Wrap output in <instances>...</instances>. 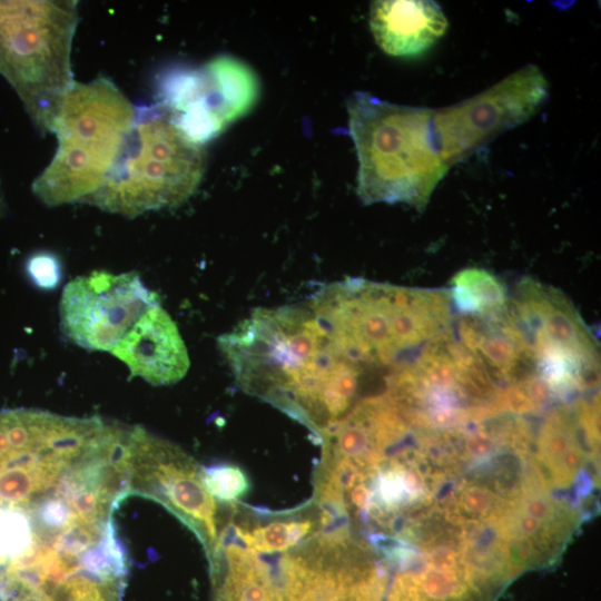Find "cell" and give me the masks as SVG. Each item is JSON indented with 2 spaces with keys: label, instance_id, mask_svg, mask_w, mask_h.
<instances>
[{
  "label": "cell",
  "instance_id": "19",
  "mask_svg": "<svg viewBox=\"0 0 601 601\" xmlns=\"http://www.w3.org/2000/svg\"><path fill=\"white\" fill-rule=\"evenodd\" d=\"M2 213V200H1V196H0V215Z\"/></svg>",
  "mask_w": 601,
  "mask_h": 601
},
{
  "label": "cell",
  "instance_id": "16",
  "mask_svg": "<svg viewBox=\"0 0 601 601\" xmlns=\"http://www.w3.org/2000/svg\"><path fill=\"white\" fill-rule=\"evenodd\" d=\"M312 528L311 521L275 522L252 532L237 529L238 535L254 551H285L305 538Z\"/></svg>",
  "mask_w": 601,
  "mask_h": 601
},
{
  "label": "cell",
  "instance_id": "7",
  "mask_svg": "<svg viewBox=\"0 0 601 601\" xmlns=\"http://www.w3.org/2000/svg\"><path fill=\"white\" fill-rule=\"evenodd\" d=\"M106 420L41 410L0 411V509H20L57 482L100 439Z\"/></svg>",
  "mask_w": 601,
  "mask_h": 601
},
{
  "label": "cell",
  "instance_id": "9",
  "mask_svg": "<svg viewBox=\"0 0 601 601\" xmlns=\"http://www.w3.org/2000/svg\"><path fill=\"white\" fill-rule=\"evenodd\" d=\"M549 97L541 70L525 66L496 85L455 105L433 109L441 157L451 167L509 129L533 117Z\"/></svg>",
  "mask_w": 601,
  "mask_h": 601
},
{
  "label": "cell",
  "instance_id": "15",
  "mask_svg": "<svg viewBox=\"0 0 601 601\" xmlns=\"http://www.w3.org/2000/svg\"><path fill=\"white\" fill-rule=\"evenodd\" d=\"M450 297L462 316L470 317L495 315L509 305L502 284L493 275L479 268L457 274L453 278Z\"/></svg>",
  "mask_w": 601,
  "mask_h": 601
},
{
  "label": "cell",
  "instance_id": "8",
  "mask_svg": "<svg viewBox=\"0 0 601 601\" xmlns=\"http://www.w3.org/2000/svg\"><path fill=\"white\" fill-rule=\"evenodd\" d=\"M510 306L546 388L571 392L595 380L597 342L562 293L526 278Z\"/></svg>",
  "mask_w": 601,
  "mask_h": 601
},
{
  "label": "cell",
  "instance_id": "6",
  "mask_svg": "<svg viewBox=\"0 0 601 601\" xmlns=\"http://www.w3.org/2000/svg\"><path fill=\"white\" fill-rule=\"evenodd\" d=\"M77 21V1H0V73L41 134L50 132L75 82L70 53Z\"/></svg>",
  "mask_w": 601,
  "mask_h": 601
},
{
  "label": "cell",
  "instance_id": "13",
  "mask_svg": "<svg viewBox=\"0 0 601 601\" xmlns=\"http://www.w3.org/2000/svg\"><path fill=\"white\" fill-rule=\"evenodd\" d=\"M152 385H170L187 373L190 362L180 333L169 314L156 304L148 308L110 352Z\"/></svg>",
  "mask_w": 601,
  "mask_h": 601
},
{
  "label": "cell",
  "instance_id": "17",
  "mask_svg": "<svg viewBox=\"0 0 601 601\" xmlns=\"http://www.w3.org/2000/svg\"><path fill=\"white\" fill-rule=\"evenodd\" d=\"M201 481L207 492L224 503L238 501L249 489L246 473L231 464L203 469Z\"/></svg>",
  "mask_w": 601,
  "mask_h": 601
},
{
  "label": "cell",
  "instance_id": "3",
  "mask_svg": "<svg viewBox=\"0 0 601 601\" xmlns=\"http://www.w3.org/2000/svg\"><path fill=\"white\" fill-rule=\"evenodd\" d=\"M347 112L362 201L405 203L424 210L450 168L436 145L433 109L355 92L347 100Z\"/></svg>",
  "mask_w": 601,
  "mask_h": 601
},
{
  "label": "cell",
  "instance_id": "18",
  "mask_svg": "<svg viewBox=\"0 0 601 601\" xmlns=\"http://www.w3.org/2000/svg\"><path fill=\"white\" fill-rule=\"evenodd\" d=\"M27 274L31 282L41 289H55L61 279V266L58 258L49 253H39L27 262Z\"/></svg>",
  "mask_w": 601,
  "mask_h": 601
},
{
  "label": "cell",
  "instance_id": "12",
  "mask_svg": "<svg viewBox=\"0 0 601 601\" xmlns=\"http://www.w3.org/2000/svg\"><path fill=\"white\" fill-rule=\"evenodd\" d=\"M129 494L154 499L171 510L211 546L217 540L216 502L201 470L175 445L131 425L128 446Z\"/></svg>",
  "mask_w": 601,
  "mask_h": 601
},
{
  "label": "cell",
  "instance_id": "2",
  "mask_svg": "<svg viewBox=\"0 0 601 601\" xmlns=\"http://www.w3.org/2000/svg\"><path fill=\"white\" fill-rule=\"evenodd\" d=\"M309 308L351 361L385 368L452 328L449 290L347 278L316 292Z\"/></svg>",
  "mask_w": 601,
  "mask_h": 601
},
{
  "label": "cell",
  "instance_id": "11",
  "mask_svg": "<svg viewBox=\"0 0 601 601\" xmlns=\"http://www.w3.org/2000/svg\"><path fill=\"white\" fill-rule=\"evenodd\" d=\"M135 272L96 270L69 282L59 303L60 327L78 346L111 352L140 316L158 304Z\"/></svg>",
  "mask_w": 601,
  "mask_h": 601
},
{
  "label": "cell",
  "instance_id": "14",
  "mask_svg": "<svg viewBox=\"0 0 601 601\" xmlns=\"http://www.w3.org/2000/svg\"><path fill=\"white\" fill-rule=\"evenodd\" d=\"M370 26L376 43L394 57L417 56L447 29L441 7L430 0H382L371 4Z\"/></svg>",
  "mask_w": 601,
  "mask_h": 601
},
{
  "label": "cell",
  "instance_id": "10",
  "mask_svg": "<svg viewBox=\"0 0 601 601\" xmlns=\"http://www.w3.org/2000/svg\"><path fill=\"white\" fill-rule=\"evenodd\" d=\"M257 87L249 68L220 57L200 69L167 72L159 82L155 105L187 138L203 145L252 107Z\"/></svg>",
  "mask_w": 601,
  "mask_h": 601
},
{
  "label": "cell",
  "instance_id": "4",
  "mask_svg": "<svg viewBox=\"0 0 601 601\" xmlns=\"http://www.w3.org/2000/svg\"><path fill=\"white\" fill-rule=\"evenodd\" d=\"M136 117L137 108L109 78L75 81L51 126L57 151L33 180L32 193L49 207L85 204L107 179Z\"/></svg>",
  "mask_w": 601,
  "mask_h": 601
},
{
  "label": "cell",
  "instance_id": "1",
  "mask_svg": "<svg viewBox=\"0 0 601 601\" xmlns=\"http://www.w3.org/2000/svg\"><path fill=\"white\" fill-rule=\"evenodd\" d=\"M218 346L243 388L323 432L356 374L309 307L256 308Z\"/></svg>",
  "mask_w": 601,
  "mask_h": 601
},
{
  "label": "cell",
  "instance_id": "5",
  "mask_svg": "<svg viewBox=\"0 0 601 601\" xmlns=\"http://www.w3.org/2000/svg\"><path fill=\"white\" fill-rule=\"evenodd\" d=\"M205 151L154 105L137 109L128 140L102 186L85 204L134 218L175 207L197 189Z\"/></svg>",
  "mask_w": 601,
  "mask_h": 601
}]
</instances>
